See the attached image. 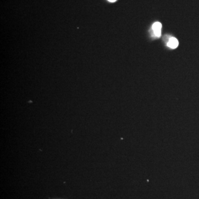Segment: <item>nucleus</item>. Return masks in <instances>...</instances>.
Returning <instances> with one entry per match:
<instances>
[{"mask_svg": "<svg viewBox=\"0 0 199 199\" xmlns=\"http://www.w3.org/2000/svg\"><path fill=\"white\" fill-rule=\"evenodd\" d=\"M162 27V25L159 22H156L153 24L152 29L153 30L154 34L157 37H160Z\"/></svg>", "mask_w": 199, "mask_h": 199, "instance_id": "f257e3e1", "label": "nucleus"}, {"mask_svg": "<svg viewBox=\"0 0 199 199\" xmlns=\"http://www.w3.org/2000/svg\"><path fill=\"white\" fill-rule=\"evenodd\" d=\"M179 45V42L178 40L174 38V37H171V38L169 42L167 43V46H169V48H171V49H175L178 47V46Z\"/></svg>", "mask_w": 199, "mask_h": 199, "instance_id": "f03ea898", "label": "nucleus"}, {"mask_svg": "<svg viewBox=\"0 0 199 199\" xmlns=\"http://www.w3.org/2000/svg\"><path fill=\"white\" fill-rule=\"evenodd\" d=\"M108 1H110V2H115L116 0H108Z\"/></svg>", "mask_w": 199, "mask_h": 199, "instance_id": "7ed1b4c3", "label": "nucleus"}]
</instances>
